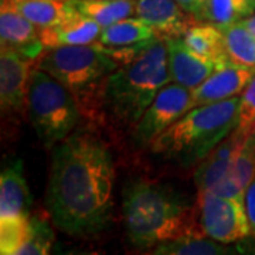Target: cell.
<instances>
[{
  "label": "cell",
  "mask_w": 255,
  "mask_h": 255,
  "mask_svg": "<svg viewBox=\"0 0 255 255\" xmlns=\"http://www.w3.org/2000/svg\"><path fill=\"white\" fill-rule=\"evenodd\" d=\"M114 163L105 145L91 135H70L54 147L47 207L54 226L74 237H90L110 224Z\"/></svg>",
  "instance_id": "6da1fadb"
},
{
  "label": "cell",
  "mask_w": 255,
  "mask_h": 255,
  "mask_svg": "<svg viewBox=\"0 0 255 255\" xmlns=\"http://www.w3.org/2000/svg\"><path fill=\"white\" fill-rule=\"evenodd\" d=\"M124 220L130 244L147 250L186 236H204L190 201L173 189L139 179L124 190Z\"/></svg>",
  "instance_id": "7a4b0ae2"
},
{
  "label": "cell",
  "mask_w": 255,
  "mask_h": 255,
  "mask_svg": "<svg viewBox=\"0 0 255 255\" xmlns=\"http://www.w3.org/2000/svg\"><path fill=\"white\" fill-rule=\"evenodd\" d=\"M170 80L166 38H156L143 51L108 75L104 102L114 118L135 124Z\"/></svg>",
  "instance_id": "3957f363"
},
{
  "label": "cell",
  "mask_w": 255,
  "mask_h": 255,
  "mask_svg": "<svg viewBox=\"0 0 255 255\" xmlns=\"http://www.w3.org/2000/svg\"><path fill=\"white\" fill-rule=\"evenodd\" d=\"M241 97L190 110L152 143V152L180 166L201 162L237 128Z\"/></svg>",
  "instance_id": "277c9868"
},
{
  "label": "cell",
  "mask_w": 255,
  "mask_h": 255,
  "mask_svg": "<svg viewBox=\"0 0 255 255\" xmlns=\"http://www.w3.org/2000/svg\"><path fill=\"white\" fill-rule=\"evenodd\" d=\"M26 108L37 136L48 149L70 136L80 121L73 92L36 65L28 82Z\"/></svg>",
  "instance_id": "5b68a950"
},
{
  "label": "cell",
  "mask_w": 255,
  "mask_h": 255,
  "mask_svg": "<svg viewBox=\"0 0 255 255\" xmlns=\"http://www.w3.org/2000/svg\"><path fill=\"white\" fill-rule=\"evenodd\" d=\"M36 67L53 75L73 94H82L108 78L121 64L107 47L92 43L47 48Z\"/></svg>",
  "instance_id": "8992f818"
},
{
  "label": "cell",
  "mask_w": 255,
  "mask_h": 255,
  "mask_svg": "<svg viewBox=\"0 0 255 255\" xmlns=\"http://www.w3.org/2000/svg\"><path fill=\"white\" fill-rule=\"evenodd\" d=\"M199 223L206 237L221 244H233L253 234L244 200L203 193L199 194Z\"/></svg>",
  "instance_id": "52a82bcc"
},
{
  "label": "cell",
  "mask_w": 255,
  "mask_h": 255,
  "mask_svg": "<svg viewBox=\"0 0 255 255\" xmlns=\"http://www.w3.org/2000/svg\"><path fill=\"white\" fill-rule=\"evenodd\" d=\"M193 110L191 90L179 84H167L137 121L135 137L140 145H152L167 128Z\"/></svg>",
  "instance_id": "ba28073f"
},
{
  "label": "cell",
  "mask_w": 255,
  "mask_h": 255,
  "mask_svg": "<svg viewBox=\"0 0 255 255\" xmlns=\"http://www.w3.org/2000/svg\"><path fill=\"white\" fill-rule=\"evenodd\" d=\"M250 133L234 129L221 143L199 162V167L194 174L199 194L213 193L227 179Z\"/></svg>",
  "instance_id": "9c48e42d"
},
{
  "label": "cell",
  "mask_w": 255,
  "mask_h": 255,
  "mask_svg": "<svg viewBox=\"0 0 255 255\" xmlns=\"http://www.w3.org/2000/svg\"><path fill=\"white\" fill-rule=\"evenodd\" d=\"M26 55L1 47L0 53V102L1 110L21 112L26 107L28 82L33 73V63Z\"/></svg>",
  "instance_id": "30bf717a"
},
{
  "label": "cell",
  "mask_w": 255,
  "mask_h": 255,
  "mask_svg": "<svg viewBox=\"0 0 255 255\" xmlns=\"http://www.w3.org/2000/svg\"><path fill=\"white\" fill-rule=\"evenodd\" d=\"M254 75L255 68L253 67L234 63L220 65L206 81L191 90L193 108L238 97L246 91Z\"/></svg>",
  "instance_id": "8fae6325"
},
{
  "label": "cell",
  "mask_w": 255,
  "mask_h": 255,
  "mask_svg": "<svg viewBox=\"0 0 255 255\" xmlns=\"http://www.w3.org/2000/svg\"><path fill=\"white\" fill-rule=\"evenodd\" d=\"M0 40L1 47L11 48L31 60L40 58L46 51L36 26L7 0H1L0 6Z\"/></svg>",
  "instance_id": "7c38bea8"
},
{
  "label": "cell",
  "mask_w": 255,
  "mask_h": 255,
  "mask_svg": "<svg viewBox=\"0 0 255 255\" xmlns=\"http://www.w3.org/2000/svg\"><path fill=\"white\" fill-rule=\"evenodd\" d=\"M167 54H169V71L170 80L184 88L194 90L209 78L220 67L214 61L194 53L182 37L166 38Z\"/></svg>",
  "instance_id": "4fadbf2b"
},
{
  "label": "cell",
  "mask_w": 255,
  "mask_h": 255,
  "mask_svg": "<svg viewBox=\"0 0 255 255\" xmlns=\"http://www.w3.org/2000/svg\"><path fill=\"white\" fill-rule=\"evenodd\" d=\"M135 16L142 18L164 38L183 37L193 20L177 0H136Z\"/></svg>",
  "instance_id": "5bb4252c"
},
{
  "label": "cell",
  "mask_w": 255,
  "mask_h": 255,
  "mask_svg": "<svg viewBox=\"0 0 255 255\" xmlns=\"http://www.w3.org/2000/svg\"><path fill=\"white\" fill-rule=\"evenodd\" d=\"M30 191L20 160L9 164L0 174V220L30 217Z\"/></svg>",
  "instance_id": "9a60e30c"
},
{
  "label": "cell",
  "mask_w": 255,
  "mask_h": 255,
  "mask_svg": "<svg viewBox=\"0 0 255 255\" xmlns=\"http://www.w3.org/2000/svg\"><path fill=\"white\" fill-rule=\"evenodd\" d=\"M104 27L85 17L80 13H74L61 24L54 27L38 28L40 40L47 48H55L63 46H87L100 40Z\"/></svg>",
  "instance_id": "2e32d148"
},
{
  "label": "cell",
  "mask_w": 255,
  "mask_h": 255,
  "mask_svg": "<svg viewBox=\"0 0 255 255\" xmlns=\"http://www.w3.org/2000/svg\"><path fill=\"white\" fill-rule=\"evenodd\" d=\"M157 37L162 36L142 18L128 17L104 27L98 41L111 50H119L145 46Z\"/></svg>",
  "instance_id": "e0dca14e"
},
{
  "label": "cell",
  "mask_w": 255,
  "mask_h": 255,
  "mask_svg": "<svg viewBox=\"0 0 255 255\" xmlns=\"http://www.w3.org/2000/svg\"><path fill=\"white\" fill-rule=\"evenodd\" d=\"M37 28L54 27L75 13L68 0H7Z\"/></svg>",
  "instance_id": "ac0fdd59"
},
{
  "label": "cell",
  "mask_w": 255,
  "mask_h": 255,
  "mask_svg": "<svg viewBox=\"0 0 255 255\" xmlns=\"http://www.w3.org/2000/svg\"><path fill=\"white\" fill-rule=\"evenodd\" d=\"M182 38L190 50L207 60L214 61L217 65L231 63L226 53L223 31L211 23L193 24Z\"/></svg>",
  "instance_id": "d6986e66"
},
{
  "label": "cell",
  "mask_w": 255,
  "mask_h": 255,
  "mask_svg": "<svg viewBox=\"0 0 255 255\" xmlns=\"http://www.w3.org/2000/svg\"><path fill=\"white\" fill-rule=\"evenodd\" d=\"M73 9L85 17L92 18L102 27L132 17L136 0H68Z\"/></svg>",
  "instance_id": "ffe728a7"
},
{
  "label": "cell",
  "mask_w": 255,
  "mask_h": 255,
  "mask_svg": "<svg viewBox=\"0 0 255 255\" xmlns=\"http://www.w3.org/2000/svg\"><path fill=\"white\" fill-rule=\"evenodd\" d=\"M220 28L224 36V46L228 60L238 65L255 68V37L243 24V21Z\"/></svg>",
  "instance_id": "44dd1931"
},
{
  "label": "cell",
  "mask_w": 255,
  "mask_h": 255,
  "mask_svg": "<svg viewBox=\"0 0 255 255\" xmlns=\"http://www.w3.org/2000/svg\"><path fill=\"white\" fill-rule=\"evenodd\" d=\"M152 255H228L224 244L204 236H186L164 241Z\"/></svg>",
  "instance_id": "7402d4cb"
},
{
  "label": "cell",
  "mask_w": 255,
  "mask_h": 255,
  "mask_svg": "<svg viewBox=\"0 0 255 255\" xmlns=\"http://www.w3.org/2000/svg\"><path fill=\"white\" fill-rule=\"evenodd\" d=\"M254 7L250 0H207L197 17L224 27L251 16Z\"/></svg>",
  "instance_id": "603a6c76"
},
{
  "label": "cell",
  "mask_w": 255,
  "mask_h": 255,
  "mask_svg": "<svg viewBox=\"0 0 255 255\" xmlns=\"http://www.w3.org/2000/svg\"><path fill=\"white\" fill-rule=\"evenodd\" d=\"M33 234V219L0 220V255H14Z\"/></svg>",
  "instance_id": "cb8c5ba5"
},
{
  "label": "cell",
  "mask_w": 255,
  "mask_h": 255,
  "mask_svg": "<svg viewBox=\"0 0 255 255\" xmlns=\"http://www.w3.org/2000/svg\"><path fill=\"white\" fill-rule=\"evenodd\" d=\"M54 233L44 220L33 219V234L17 254L14 255H51Z\"/></svg>",
  "instance_id": "d4e9b609"
},
{
  "label": "cell",
  "mask_w": 255,
  "mask_h": 255,
  "mask_svg": "<svg viewBox=\"0 0 255 255\" xmlns=\"http://www.w3.org/2000/svg\"><path fill=\"white\" fill-rule=\"evenodd\" d=\"M236 129L250 135L255 130V75L241 95L238 110V125Z\"/></svg>",
  "instance_id": "484cf974"
},
{
  "label": "cell",
  "mask_w": 255,
  "mask_h": 255,
  "mask_svg": "<svg viewBox=\"0 0 255 255\" xmlns=\"http://www.w3.org/2000/svg\"><path fill=\"white\" fill-rule=\"evenodd\" d=\"M244 204H246L250 224L253 228V234L255 236V176L250 183V186L247 187L246 194H244Z\"/></svg>",
  "instance_id": "4316f807"
},
{
  "label": "cell",
  "mask_w": 255,
  "mask_h": 255,
  "mask_svg": "<svg viewBox=\"0 0 255 255\" xmlns=\"http://www.w3.org/2000/svg\"><path fill=\"white\" fill-rule=\"evenodd\" d=\"M177 3H179L187 13H190V14L197 17V16L200 14L201 9H203V6H204L206 1H204V0H177Z\"/></svg>",
  "instance_id": "83f0119b"
},
{
  "label": "cell",
  "mask_w": 255,
  "mask_h": 255,
  "mask_svg": "<svg viewBox=\"0 0 255 255\" xmlns=\"http://www.w3.org/2000/svg\"><path fill=\"white\" fill-rule=\"evenodd\" d=\"M55 255H101L91 250H57Z\"/></svg>",
  "instance_id": "f1b7e54d"
},
{
  "label": "cell",
  "mask_w": 255,
  "mask_h": 255,
  "mask_svg": "<svg viewBox=\"0 0 255 255\" xmlns=\"http://www.w3.org/2000/svg\"><path fill=\"white\" fill-rule=\"evenodd\" d=\"M241 21H243V24L251 31V34L255 37V14H251V16H248V17H246L244 20H241Z\"/></svg>",
  "instance_id": "f546056e"
},
{
  "label": "cell",
  "mask_w": 255,
  "mask_h": 255,
  "mask_svg": "<svg viewBox=\"0 0 255 255\" xmlns=\"http://www.w3.org/2000/svg\"><path fill=\"white\" fill-rule=\"evenodd\" d=\"M250 3H251V6L255 9V0H250Z\"/></svg>",
  "instance_id": "4dcf8cb0"
},
{
  "label": "cell",
  "mask_w": 255,
  "mask_h": 255,
  "mask_svg": "<svg viewBox=\"0 0 255 255\" xmlns=\"http://www.w3.org/2000/svg\"><path fill=\"white\" fill-rule=\"evenodd\" d=\"M204 1H207V0H204Z\"/></svg>",
  "instance_id": "1f68e13d"
},
{
  "label": "cell",
  "mask_w": 255,
  "mask_h": 255,
  "mask_svg": "<svg viewBox=\"0 0 255 255\" xmlns=\"http://www.w3.org/2000/svg\"><path fill=\"white\" fill-rule=\"evenodd\" d=\"M61 1H64V0H61Z\"/></svg>",
  "instance_id": "d6a6232c"
}]
</instances>
